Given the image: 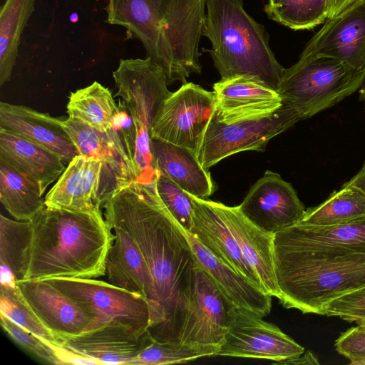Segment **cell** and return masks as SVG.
<instances>
[{
  "label": "cell",
  "instance_id": "1",
  "mask_svg": "<svg viewBox=\"0 0 365 365\" xmlns=\"http://www.w3.org/2000/svg\"><path fill=\"white\" fill-rule=\"evenodd\" d=\"M155 182H131L103 204L112 228L124 230L135 242L154 287L149 331L159 341H178L192 295L197 261L185 230L165 207Z\"/></svg>",
  "mask_w": 365,
  "mask_h": 365
},
{
  "label": "cell",
  "instance_id": "2",
  "mask_svg": "<svg viewBox=\"0 0 365 365\" xmlns=\"http://www.w3.org/2000/svg\"><path fill=\"white\" fill-rule=\"evenodd\" d=\"M115 235L101 211L44 206L30 220L0 216V267L16 281L98 278Z\"/></svg>",
  "mask_w": 365,
  "mask_h": 365
},
{
  "label": "cell",
  "instance_id": "3",
  "mask_svg": "<svg viewBox=\"0 0 365 365\" xmlns=\"http://www.w3.org/2000/svg\"><path fill=\"white\" fill-rule=\"evenodd\" d=\"M206 0H108L106 21L125 27L164 71L168 84L200 73Z\"/></svg>",
  "mask_w": 365,
  "mask_h": 365
},
{
  "label": "cell",
  "instance_id": "4",
  "mask_svg": "<svg viewBox=\"0 0 365 365\" xmlns=\"http://www.w3.org/2000/svg\"><path fill=\"white\" fill-rule=\"evenodd\" d=\"M279 300L287 309L323 315L333 299L365 287V246L293 250L273 246Z\"/></svg>",
  "mask_w": 365,
  "mask_h": 365
},
{
  "label": "cell",
  "instance_id": "5",
  "mask_svg": "<svg viewBox=\"0 0 365 365\" xmlns=\"http://www.w3.org/2000/svg\"><path fill=\"white\" fill-rule=\"evenodd\" d=\"M202 35L221 79L247 76L277 91L285 68L269 45L264 26L251 17L243 0H206Z\"/></svg>",
  "mask_w": 365,
  "mask_h": 365
},
{
  "label": "cell",
  "instance_id": "6",
  "mask_svg": "<svg viewBox=\"0 0 365 365\" xmlns=\"http://www.w3.org/2000/svg\"><path fill=\"white\" fill-rule=\"evenodd\" d=\"M364 83L365 70H354L332 57L299 56L285 68L277 91L282 103L304 120L342 101Z\"/></svg>",
  "mask_w": 365,
  "mask_h": 365
},
{
  "label": "cell",
  "instance_id": "7",
  "mask_svg": "<svg viewBox=\"0 0 365 365\" xmlns=\"http://www.w3.org/2000/svg\"><path fill=\"white\" fill-rule=\"evenodd\" d=\"M46 281L76 300L93 317V323L88 331L106 324L123 325L138 331L149 329L150 304L139 293L94 278L57 277Z\"/></svg>",
  "mask_w": 365,
  "mask_h": 365
},
{
  "label": "cell",
  "instance_id": "8",
  "mask_svg": "<svg viewBox=\"0 0 365 365\" xmlns=\"http://www.w3.org/2000/svg\"><path fill=\"white\" fill-rule=\"evenodd\" d=\"M302 120L297 113L282 103L274 113L234 122H221L213 115L199 145L197 156L205 168L243 151H264L268 142Z\"/></svg>",
  "mask_w": 365,
  "mask_h": 365
},
{
  "label": "cell",
  "instance_id": "9",
  "mask_svg": "<svg viewBox=\"0 0 365 365\" xmlns=\"http://www.w3.org/2000/svg\"><path fill=\"white\" fill-rule=\"evenodd\" d=\"M125 185L101 160L76 155L45 197L47 207L80 212H99L110 195Z\"/></svg>",
  "mask_w": 365,
  "mask_h": 365
},
{
  "label": "cell",
  "instance_id": "10",
  "mask_svg": "<svg viewBox=\"0 0 365 365\" xmlns=\"http://www.w3.org/2000/svg\"><path fill=\"white\" fill-rule=\"evenodd\" d=\"M216 108L214 91L185 83L166 98L150 128V137L187 148L197 153Z\"/></svg>",
  "mask_w": 365,
  "mask_h": 365
},
{
  "label": "cell",
  "instance_id": "11",
  "mask_svg": "<svg viewBox=\"0 0 365 365\" xmlns=\"http://www.w3.org/2000/svg\"><path fill=\"white\" fill-rule=\"evenodd\" d=\"M304 348L276 325L241 308H235L234 319L216 356L283 361L294 359Z\"/></svg>",
  "mask_w": 365,
  "mask_h": 365
},
{
  "label": "cell",
  "instance_id": "12",
  "mask_svg": "<svg viewBox=\"0 0 365 365\" xmlns=\"http://www.w3.org/2000/svg\"><path fill=\"white\" fill-rule=\"evenodd\" d=\"M235 308L197 264L190 304L178 341L220 346L234 319Z\"/></svg>",
  "mask_w": 365,
  "mask_h": 365
},
{
  "label": "cell",
  "instance_id": "13",
  "mask_svg": "<svg viewBox=\"0 0 365 365\" xmlns=\"http://www.w3.org/2000/svg\"><path fill=\"white\" fill-rule=\"evenodd\" d=\"M238 207L254 225L272 234L297 224L306 211L292 185L271 170L250 187Z\"/></svg>",
  "mask_w": 365,
  "mask_h": 365
},
{
  "label": "cell",
  "instance_id": "14",
  "mask_svg": "<svg viewBox=\"0 0 365 365\" xmlns=\"http://www.w3.org/2000/svg\"><path fill=\"white\" fill-rule=\"evenodd\" d=\"M113 77L117 93L133 118L150 130L153 122L170 95L166 76L150 57L121 59Z\"/></svg>",
  "mask_w": 365,
  "mask_h": 365
},
{
  "label": "cell",
  "instance_id": "15",
  "mask_svg": "<svg viewBox=\"0 0 365 365\" xmlns=\"http://www.w3.org/2000/svg\"><path fill=\"white\" fill-rule=\"evenodd\" d=\"M300 56L332 57L354 70H365V0H357L328 19Z\"/></svg>",
  "mask_w": 365,
  "mask_h": 365
},
{
  "label": "cell",
  "instance_id": "16",
  "mask_svg": "<svg viewBox=\"0 0 365 365\" xmlns=\"http://www.w3.org/2000/svg\"><path fill=\"white\" fill-rule=\"evenodd\" d=\"M24 300L58 339L88 331L93 317L76 300L46 280L17 281Z\"/></svg>",
  "mask_w": 365,
  "mask_h": 365
},
{
  "label": "cell",
  "instance_id": "17",
  "mask_svg": "<svg viewBox=\"0 0 365 365\" xmlns=\"http://www.w3.org/2000/svg\"><path fill=\"white\" fill-rule=\"evenodd\" d=\"M216 108L213 117L234 122L269 115L282 106L278 91L247 76L220 79L213 85Z\"/></svg>",
  "mask_w": 365,
  "mask_h": 365
},
{
  "label": "cell",
  "instance_id": "18",
  "mask_svg": "<svg viewBox=\"0 0 365 365\" xmlns=\"http://www.w3.org/2000/svg\"><path fill=\"white\" fill-rule=\"evenodd\" d=\"M153 339L149 330L138 331L120 324H106L74 336L60 338L61 346L98 364L130 365Z\"/></svg>",
  "mask_w": 365,
  "mask_h": 365
},
{
  "label": "cell",
  "instance_id": "19",
  "mask_svg": "<svg viewBox=\"0 0 365 365\" xmlns=\"http://www.w3.org/2000/svg\"><path fill=\"white\" fill-rule=\"evenodd\" d=\"M192 200L194 210L189 232L217 259L261 287L257 274L245 258L225 221L221 202L193 196Z\"/></svg>",
  "mask_w": 365,
  "mask_h": 365
},
{
  "label": "cell",
  "instance_id": "20",
  "mask_svg": "<svg viewBox=\"0 0 365 365\" xmlns=\"http://www.w3.org/2000/svg\"><path fill=\"white\" fill-rule=\"evenodd\" d=\"M185 232L197 264L228 302L237 308L246 309L262 317L269 314L272 307L270 294L217 259L189 232Z\"/></svg>",
  "mask_w": 365,
  "mask_h": 365
},
{
  "label": "cell",
  "instance_id": "21",
  "mask_svg": "<svg viewBox=\"0 0 365 365\" xmlns=\"http://www.w3.org/2000/svg\"><path fill=\"white\" fill-rule=\"evenodd\" d=\"M0 160L6 163L43 195L66 169L64 161L43 145L0 128Z\"/></svg>",
  "mask_w": 365,
  "mask_h": 365
},
{
  "label": "cell",
  "instance_id": "22",
  "mask_svg": "<svg viewBox=\"0 0 365 365\" xmlns=\"http://www.w3.org/2000/svg\"><path fill=\"white\" fill-rule=\"evenodd\" d=\"M61 121L25 106L0 103V128L43 145L69 163L79 153Z\"/></svg>",
  "mask_w": 365,
  "mask_h": 365
},
{
  "label": "cell",
  "instance_id": "23",
  "mask_svg": "<svg viewBox=\"0 0 365 365\" xmlns=\"http://www.w3.org/2000/svg\"><path fill=\"white\" fill-rule=\"evenodd\" d=\"M221 209L245 258L257 274L262 289L272 297L279 298L273 261L274 234L254 225L238 206L221 203Z\"/></svg>",
  "mask_w": 365,
  "mask_h": 365
},
{
  "label": "cell",
  "instance_id": "24",
  "mask_svg": "<svg viewBox=\"0 0 365 365\" xmlns=\"http://www.w3.org/2000/svg\"><path fill=\"white\" fill-rule=\"evenodd\" d=\"M155 166L163 175L192 196L207 199L216 190L210 173L200 163L197 153L185 147L150 137Z\"/></svg>",
  "mask_w": 365,
  "mask_h": 365
},
{
  "label": "cell",
  "instance_id": "25",
  "mask_svg": "<svg viewBox=\"0 0 365 365\" xmlns=\"http://www.w3.org/2000/svg\"><path fill=\"white\" fill-rule=\"evenodd\" d=\"M112 230L115 238L106 259L108 282L140 294L148 300L151 311L155 297L154 287L143 255L124 230L118 227H113Z\"/></svg>",
  "mask_w": 365,
  "mask_h": 365
},
{
  "label": "cell",
  "instance_id": "26",
  "mask_svg": "<svg viewBox=\"0 0 365 365\" xmlns=\"http://www.w3.org/2000/svg\"><path fill=\"white\" fill-rule=\"evenodd\" d=\"M61 125L80 155L101 160L127 183L136 181L132 163L116 131L97 130L86 123L71 117Z\"/></svg>",
  "mask_w": 365,
  "mask_h": 365
},
{
  "label": "cell",
  "instance_id": "27",
  "mask_svg": "<svg viewBox=\"0 0 365 365\" xmlns=\"http://www.w3.org/2000/svg\"><path fill=\"white\" fill-rule=\"evenodd\" d=\"M273 246L293 250L365 246V218L328 226L297 224L274 234Z\"/></svg>",
  "mask_w": 365,
  "mask_h": 365
},
{
  "label": "cell",
  "instance_id": "28",
  "mask_svg": "<svg viewBox=\"0 0 365 365\" xmlns=\"http://www.w3.org/2000/svg\"><path fill=\"white\" fill-rule=\"evenodd\" d=\"M35 0H6L0 11V86L11 77L18 56L20 38Z\"/></svg>",
  "mask_w": 365,
  "mask_h": 365
},
{
  "label": "cell",
  "instance_id": "29",
  "mask_svg": "<svg viewBox=\"0 0 365 365\" xmlns=\"http://www.w3.org/2000/svg\"><path fill=\"white\" fill-rule=\"evenodd\" d=\"M68 117L80 120L97 130L107 132L118 109L110 91L97 81L71 92L67 103Z\"/></svg>",
  "mask_w": 365,
  "mask_h": 365
},
{
  "label": "cell",
  "instance_id": "30",
  "mask_svg": "<svg viewBox=\"0 0 365 365\" xmlns=\"http://www.w3.org/2000/svg\"><path fill=\"white\" fill-rule=\"evenodd\" d=\"M365 218V194L342 185L317 206L309 207L299 222L316 226L349 223Z\"/></svg>",
  "mask_w": 365,
  "mask_h": 365
},
{
  "label": "cell",
  "instance_id": "31",
  "mask_svg": "<svg viewBox=\"0 0 365 365\" xmlns=\"http://www.w3.org/2000/svg\"><path fill=\"white\" fill-rule=\"evenodd\" d=\"M0 201L16 220H30L45 206L40 191L13 168L0 160Z\"/></svg>",
  "mask_w": 365,
  "mask_h": 365
},
{
  "label": "cell",
  "instance_id": "32",
  "mask_svg": "<svg viewBox=\"0 0 365 365\" xmlns=\"http://www.w3.org/2000/svg\"><path fill=\"white\" fill-rule=\"evenodd\" d=\"M269 19L292 30H309L326 21L330 0H268Z\"/></svg>",
  "mask_w": 365,
  "mask_h": 365
},
{
  "label": "cell",
  "instance_id": "33",
  "mask_svg": "<svg viewBox=\"0 0 365 365\" xmlns=\"http://www.w3.org/2000/svg\"><path fill=\"white\" fill-rule=\"evenodd\" d=\"M220 346L191 345L179 341H159L154 339L130 365L183 364L206 356H216Z\"/></svg>",
  "mask_w": 365,
  "mask_h": 365
},
{
  "label": "cell",
  "instance_id": "34",
  "mask_svg": "<svg viewBox=\"0 0 365 365\" xmlns=\"http://www.w3.org/2000/svg\"><path fill=\"white\" fill-rule=\"evenodd\" d=\"M0 312L51 345L61 346L56 336L45 326L26 302L18 286L11 287L0 285Z\"/></svg>",
  "mask_w": 365,
  "mask_h": 365
},
{
  "label": "cell",
  "instance_id": "35",
  "mask_svg": "<svg viewBox=\"0 0 365 365\" xmlns=\"http://www.w3.org/2000/svg\"><path fill=\"white\" fill-rule=\"evenodd\" d=\"M161 201L177 222L189 232L192 225V195L167 177L159 174L155 182Z\"/></svg>",
  "mask_w": 365,
  "mask_h": 365
},
{
  "label": "cell",
  "instance_id": "36",
  "mask_svg": "<svg viewBox=\"0 0 365 365\" xmlns=\"http://www.w3.org/2000/svg\"><path fill=\"white\" fill-rule=\"evenodd\" d=\"M1 324L7 334L24 349L42 361L52 364H65L56 347L20 327L0 313Z\"/></svg>",
  "mask_w": 365,
  "mask_h": 365
},
{
  "label": "cell",
  "instance_id": "37",
  "mask_svg": "<svg viewBox=\"0 0 365 365\" xmlns=\"http://www.w3.org/2000/svg\"><path fill=\"white\" fill-rule=\"evenodd\" d=\"M323 315L338 317L349 322H365V287L341 295L329 302Z\"/></svg>",
  "mask_w": 365,
  "mask_h": 365
},
{
  "label": "cell",
  "instance_id": "38",
  "mask_svg": "<svg viewBox=\"0 0 365 365\" xmlns=\"http://www.w3.org/2000/svg\"><path fill=\"white\" fill-rule=\"evenodd\" d=\"M334 346L339 354L349 359V364L365 360V322L341 333Z\"/></svg>",
  "mask_w": 365,
  "mask_h": 365
},
{
  "label": "cell",
  "instance_id": "39",
  "mask_svg": "<svg viewBox=\"0 0 365 365\" xmlns=\"http://www.w3.org/2000/svg\"><path fill=\"white\" fill-rule=\"evenodd\" d=\"M342 185L354 187L365 194V161L359 172Z\"/></svg>",
  "mask_w": 365,
  "mask_h": 365
},
{
  "label": "cell",
  "instance_id": "40",
  "mask_svg": "<svg viewBox=\"0 0 365 365\" xmlns=\"http://www.w3.org/2000/svg\"><path fill=\"white\" fill-rule=\"evenodd\" d=\"M281 364H319V361L314 354L308 351L307 354L304 352L299 356L287 359L280 362Z\"/></svg>",
  "mask_w": 365,
  "mask_h": 365
},
{
  "label": "cell",
  "instance_id": "41",
  "mask_svg": "<svg viewBox=\"0 0 365 365\" xmlns=\"http://www.w3.org/2000/svg\"><path fill=\"white\" fill-rule=\"evenodd\" d=\"M357 0H330V11L328 19L336 16Z\"/></svg>",
  "mask_w": 365,
  "mask_h": 365
},
{
  "label": "cell",
  "instance_id": "42",
  "mask_svg": "<svg viewBox=\"0 0 365 365\" xmlns=\"http://www.w3.org/2000/svg\"><path fill=\"white\" fill-rule=\"evenodd\" d=\"M360 101H363L365 105V83L361 87V89L360 90Z\"/></svg>",
  "mask_w": 365,
  "mask_h": 365
},
{
  "label": "cell",
  "instance_id": "43",
  "mask_svg": "<svg viewBox=\"0 0 365 365\" xmlns=\"http://www.w3.org/2000/svg\"><path fill=\"white\" fill-rule=\"evenodd\" d=\"M78 19V16L76 13H73L70 16V20L73 23H76Z\"/></svg>",
  "mask_w": 365,
  "mask_h": 365
},
{
  "label": "cell",
  "instance_id": "44",
  "mask_svg": "<svg viewBox=\"0 0 365 365\" xmlns=\"http://www.w3.org/2000/svg\"><path fill=\"white\" fill-rule=\"evenodd\" d=\"M356 365H365V360L357 362Z\"/></svg>",
  "mask_w": 365,
  "mask_h": 365
}]
</instances>
